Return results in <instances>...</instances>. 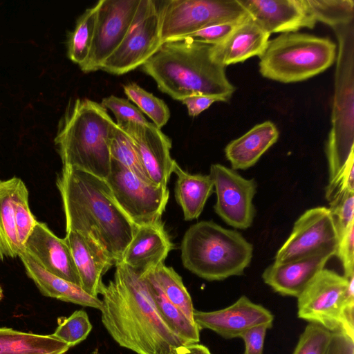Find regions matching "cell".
<instances>
[{"label": "cell", "mask_w": 354, "mask_h": 354, "mask_svg": "<svg viewBox=\"0 0 354 354\" xmlns=\"http://www.w3.org/2000/svg\"><path fill=\"white\" fill-rule=\"evenodd\" d=\"M104 286L102 323L122 347L136 354H174L187 344L159 315L145 279L122 261Z\"/></svg>", "instance_id": "cell-1"}, {"label": "cell", "mask_w": 354, "mask_h": 354, "mask_svg": "<svg viewBox=\"0 0 354 354\" xmlns=\"http://www.w3.org/2000/svg\"><path fill=\"white\" fill-rule=\"evenodd\" d=\"M66 221L74 231L93 241L115 263L133 239L136 226L115 201L105 179L63 166L56 180Z\"/></svg>", "instance_id": "cell-2"}, {"label": "cell", "mask_w": 354, "mask_h": 354, "mask_svg": "<svg viewBox=\"0 0 354 354\" xmlns=\"http://www.w3.org/2000/svg\"><path fill=\"white\" fill-rule=\"evenodd\" d=\"M212 45L193 37L163 42L141 66L158 88L173 99L193 94L216 95L228 101L235 86L224 66L212 56Z\"/></svg>", "instance_id": "cell-3"}, {"label": "cell", "mask_w": 354, "mask_h": 354, "mask_svg": "<svg viewBox=\"0 0 354 354\" xmlns=\"http://www.w3.org/2000/svg\"><path fill=\"white\" fill-rule=\"evenodd\" d=\"M115 126L100 104L87 98L71 102L54 140L63 166L106 179L111 171L110 142Z\"/></svg>", "instance_id": "cell-4"}, {"label": "cell", "mask_w": 354, "mask_h": 354, "mask_svg": "<svg viewBox=\"0 0 354 354\" xmlns=\"http://www.w3.org/2000/svg\"><path fill=\"white\" fill-rule=\"evenodd\" d=\"M183 266L207 281L243 274L253 257V245L235 230L202 221L185 232L180 246Z\"/></svg>", "instance_id": "cell-5"}, {"label": "cell", "mask_w": 354, "mask_h": 354, "mask_svg": "<svg viewBox=\"0 0 354 354\" xmlns=\"http://www.w3.org/2000/svg\"><path fill=\"white\" fill-rule=\"evenodd\" d=\"M338 40L332 127L326 145L328 183L354 157L353 22L333 28Z\"/></svg>", "instance_id": "cell-6"}, {"label": "cell", "mask_w": 354, "mask_h": 354, "mask_svg": "<svg viewBox=\"0 0 354 354\" xmlns=\"http://www.w3.org/2000/svg\"><path fill=\"white\" fill-rule=\"evenodd\" d=\"M336 44L329 38L288 32L269 40L259 57V72L266 78L283 83L309 79L335 62Z\"/></svg>", "instance_id": "cell-7"}, {"label": "cell", "mask_w": 354, "mask_h": 354, "mask_svg": "<svg viewBox=\"0 0 354 354\" xmlns=\"http://www.w3.org/2000/svg\"><path fill=\"white\" fill-rule=\"evenodd\" d=\"M162 42L187 37L207 27L248 18L238 0L157 1Z\"/></svg>", "instance_id": "cell-8"}, {"label": "cell", "mask_w": 354, "mask_h": 354, "mask_svg": "<svg viewBox=\"0 0 354 354\" xmlns=\"http://www.w3.org/2000/svg\"><path fill=\"white\" fill-rule=\"evenodd\" d=\"M105 180L118 205L136 227L161 220L169 198L167 186L144 180L112 159Z\"/></svg>", "instance_id": "cell-9"}, {"label": "cell", "mask_w": 354, "mask_h": 354, "mask_svg": "<svg viewBox=\"0 0 354 354\" xmlns=\"http://www.w3.org/2000/svg\"><path fill=\"white\" fill-rule=\"evenodd\" d=\"M162 44L158 1L140 0L126 36L102 70L115 75L127 73L145 63Z\"/></svg>", "instance_id": "cell-10"}, {"label": "cell", "mask_w": 354, "mask_h": 354, "mask_svg": "<svg viewBox=\"0 0 354 354\" xmlns=\"http://www.w3.org/2000/svg\"><path fill=\"white\" fill-rule=\"evenodd\" d=\"M347 283L344 275L324 268L298 296V317L331 332L342 333Z\"/></svg>", "instance_id": "cell-11"}, {"label": "cell", "mask_w": 354, "mask_h": 354, "mask_svg": "<svg viewBox=\"0 0 354 354\" xmlns=\"http://www.w3.org/2000/svg\"><path fill=\"white\" fill-rule=\"evenodd\" d=\"M140 0H100L93 38L86 61L80 67L84 73L100 69L126 36L137 12Z\"/></svg>", "instance_id": "cell-12"}, {"label": "cell", "mask_w": 354, "mask_h": 354, "mask_svg": "<svg viewBox=\"0 0 354 354\" xmlns=\"http://www.w3.org/2000/svg\"><path fill=\"white\" fill-rule=\"evenodd\" d=\"M216 201L215 212L227 225L241 230L249 228L255 216L253 199L257 184L254 178L241 176L236 170L216 163L210 166Z\"/></svg>", "instance_id": "cell-13"}, {"label": "cell", "mask_w": 354, "mask_h": 354, "mask_svg": "<svg viewBox=\"0 0 354 354\" xmlns=\"http://www.w3.org/2000/svg\"><path fill=\"white\" fill-rule=\"evenodd\" d=\"M339 234L328 207H316L304 212L277 251L276 262H286L326 250H335Z\"/></svg>", "instance_id": "cell-14"}, {"label": "cell", "mask_w": 354, "mask_h": 354, "mask_svg": "<svg viewBox=\"0 0 354 354\" xmlns=\"http://www.w3.org/2000/svg\"><path fill=\"white\" fill-rule=\"evenodd\" d=\"M117 126L131 140L149 180L155 185L167 186L176 162L170 154V138L149 122Z\"/></svg>", "instance_id": "cell-15"}, {"label": "cell", "mask_w": 354, "mask_h": 354, "mask_svg": "<svg viewBox=\"0 0 354 354\" xmlns=\"http://www.w3.org/2000/svg\"><path fill=\"white\" fill-rule=\"evenodd\" d=\"M193 317L200 330L209 329L225 339L239 337L244 331L257 326L270 328L274 321L270 310L245 295L223 309L209 312L194 309Z\"/></svg>", "instance_id": "cell-16"}, {"label": "cell", "mask_w": 354, "mask_h": 354, "mask_svg": "<svg viewBox=\"0 0 354 354\" xmlns=\"http://www.w3.org/2000/svg\"><path fill=\"white\" fill-rule=\"evenodd\" d=\"M252 19L269 33L313 28L317 21L306 0H238Z\"/></svg>", "instance_id": "cell-17"}, {"label": "cell", "mask_w": 354, "mask_h": 354, "mask_svg": "<svg viewBox=\"0 0 354 354\" xmlns=\"http://www.w3.org/2000/svg\"><path fill=\"white\" fill-rule=\"evenodd\" d=\"M335 254V250H326L292 261H274L264 270L262 279L278 294L297 298Z\"/></svg>", "instance_id": "cell-18"}, {"label": "cell", "mask_w": 354, "mask_h": 354, "mask_svg": "<svg viewBox=\"0 0 354 354\" xmlns=\"http://www.w3.org/2000/svg\"><path fill=\"white\" fill-rule=\"evenodd\" d=\"M24 249L46 271L80 286L78 272L69 247L46 223L38 221Z\"/></svg>", "instance_id": "cell-19"}, {"label": "cell", "mask_w": 354, "mask_h": 354, "mask_svg": "<svg viewBox=\"0 0 354 354\" xmlns=\"http://www.w3.org/2000/svg\"><path fill=\"white\" fill-rule=\"evenodd\" d=\"M174 248L160 220L136 227L120 261L143 275L164 263L169 252Z\"/></svg>", "instance_id": "cell-20"}, {"label": "cell", "mask_w": 354, "mask_h": 354, "mask_svg": "<svg viewBox=\"0 0 354 354\" xmlns=\"http://www.w3.org/2000/svg\"><path fill=\"white\" fill-rule=\"evenodd\" d=\"M71 252L80 281L88 295L98 297L104 286L102 277L115 263L91 239L74 232L64 238Z\"/></svg>", "instance_id": "cell-21"}, {"label": "cell", "mask_w": 354, "mask_h": 354, "mask_svg": "<svg viewBox=\"0 0 354 354\" xmlns=\"http://www.w3.org/2000/svg\"><path fill=\"white\" fill-rule=\"evenodd\" d=\"M270 34L263 30L250 17L241 22L220 44L212 46V56L218 64L225 67L243 62L264 52Z\"/></svg>", "instance_id": "cell-22"}, {"label": "cell", "mask_w": 354, "mask_h": 354, "mask_svg": "<svg viewBox=\"0 0 354 354\" xmlns=\"http://www.w3.org/2000/svg\"><path fill=\"white\" fill-rule=\"evenodd\" d=\"M18 257L27 276L33 281L43 295L101 310L102 302L98 297L90 295L80 286L46 271L24 248L21 249Z\"/></svg>", "instance_id": "cell-23"}, {"label": "cell", "mask_w": 354, "mask_h": 354, "mask_svg": "<svg viewBox=\"0 0 354 354\" xmlns=\"http://www.w3.org/2000/svg\"><path fill=\"white\" fill-rule=\"evenodd\" d=\"M279 131L274 123L266 121L253 127L225 148L232 169H247L254 165L262 155L278 140Z\"/></svg>", "instance_id": "cell-24"}, {"label": "cell", "mask_w": 354, "mask_h": 354, "mask_svg": "<svg viewBox=\"0 0 354 354\" xmlns=\"http://www.w3.org/2000/svg\"><path fill=\"white\" fill-rule=\"evenodd\" d=\"M173 173L177 176L174 192L185 221L198 218L214 192V183L209 174H192L176 162Z\"/></svg>", "instance_id": "cell-25"}, {"label": "cell", "mask_w": 354, "mask_h": 354, "mask_svg": "<svg viewBox=\"0 0 354 354\" xmlns=\"http://www.w3.org/2000/svg\"><path fill=\"white\" fill-rule=\"evenodd\" d=\"M24 181L13 176L0 180V259L15 258L21 250L16 230L15 204Z\"/></svg>", "instance_id": "cell-26"}, {"label": "cell", "mask_w": 354, "mask_h": 354, "mask_svg": "<svg viewBox=\"0 0 354 354\" xmlns=\"http://www.w3.org/2000/svg\"><path fill=\"white\" fill-rule=\"evenodd\" d=\"M70 348L52 336L0 328V354H64Z\"/></svg>", "instance_id": "cell-27"}, {"label": "cell", "mask_w": 354, "mask_h": 354, "mask_svg": "<svg viewBox=\"0 0 354 354\" xmlns=\"http://www.w3.org/2000/svg\"><path fill=\"white\" fill-rule=\"evenodd\" d=\"M147 283L156 309L169 328L187 344L198 343L200 329L164 295L149 273L141 275Z\"/></svg>", "instance_id": "cell-28"}, {"label": "cell", "mask_w": 354, "mask_h": 354, "mask_svg": "<svg viewBox=\"0 0 354 354\" xmlns=\"http://www.w3.org/2000/svg\"><path fill=\"white\" fill-rule=\"evenodd\" d=\"M166 298L192 322H194L192 300L181 277L171 268L162 263L147 272Z\"/></svg>", "instance_id": "cell-29"}, {"label": "cell", "mask_w": 354, "mask_h": 354, "mask_svg": "<svg viewBox=\"0 0 354 354\" xmlns=\"http://www.w3.org/2000/svg\"><path fill=\"white\" fill-rule=\"evenodd\" d=\"M97 6L86 9L77 19L67 39V55L81 66L86 61L94 35Z\"/></svg>", "instance_id": "cell-30"}, {"label": "cell", "mask_w": 354, "mask_h": 354, "mask_svg": "<svg viewBox=\"0 0 354 354\" xmlns=\"http://www.w3.org/2000/svg\"><path fill=\"white\" fill-rule=\"evenodd\" d=\"M316 21L334 28L353 22V0H306Z\"/></svg>", "instance_id": "cell-31"}, {"label": "cell", "mask_w": 354, "mask_h": 354, "mask_svg": "<svg viewBox=\"0 0 354 354\" xmlns=\"http://www.w3.org/2000/svg\"><path fill=\"white\" fill-rule=\"evenodd\" d=\"M128 98L133 102L141 112L145 113L159 129L166 124L170 118L167 104L136 83L123 86Z\"/></svg>", "instance_id": "cell-32"}, {"label": "cell", "mask_w": 354, "mask_h": 354, "mask_svg": "<svg viewBox=\"0 0 354 354\" xmlns=\"http://www.w3.org/2000/svg\"><path fill=\"white\" fill-rule=\"evenodd\" d=\"M110 154L112 160L117 161L142 180L151 182L140 161L131 140L116 124L112 131Z\"/></svg>", "instance_id": "cell-33"}, {"label": "cell", "mask_w": 354, "mask_h": 354, "mask_svg": "<svg viewBox=\"0 0 354 354\" xmlns=\"http://www.w3.org/2000/svg\"><path fill=\"white\" fill-rule=\"evenodd\" d=\"M58 326L52 336L73 347L86 339L92 330V324L86 311H75L68 317H59Z\"/></svg>", "instance_id": "cell-34"}, {"label": "cell", "mask_w": 354, "mask_h": 354, "mask_svg": "<svg viewBox=\"0 0 354 354\" xmlns=\"http://www.w3.org/2000/svg\"><path fill=\"white\" fill-rule=\"evenodd\" d=\"M332 332L324 326L309 323L301 334L292 354H325Z\"/></svg>", "instance_id": "cell-35"}, {"label": "cell", "mask_w": 354, "mask_h": 354, "mask_svg": "<svg viewBox=\"0 0 354 354\" xmlns=\"http://www.w3.org/2000/svg\"><path fill=\"white\" fill-rule=\"evenodd\" d=\"M15 219L18 241L22 248L38 221L32 214L28 203V191L24 183L19 189L15 204Z\"/></svg>", "instance_id": "cell-36"}, {"label": "cell", "mask_w": 354, "mask_h": 354, "mask_svg": "<svg viewBox=\"0 0 354 354\" xmlns=\"http://www.w3.org/2000/svg\"><path fill=\"white\" fill-rule=\"evenodd\" d=\"M100 104L106 110L109 109L113 112L117 125L130 122L141 124L149 122L140 109L126 99L110 95L103 98Z\"/></svg>", "instance_id": "cell-37"}, {"label": "cell", "mask_w": 354, "mask_h": 354, "mask_svg": "<svg viewBox=\"0 0 354 354\" xmlns=\"http://www.w3.org/2000/svg\"><path fill=\"white\" fill-rule=\"evenodd\" d=\"M329 205L339 235L354 223V192L343 193L331 200Z\"/></svg>", "instance_id": "cell-38"}, {"label": "cell", "mask_w": 354, "mask_h": 354, "mask_svg": "<svg viewBox=\"0 0 354 354\" xmlns=\"http://www.w3.org/2000/svg\"><path fill=\"white\" fill-rule=\"evenodd\" d=\"M344 269V276L354 275V223L339 235L335 254Z\"/></svg>", "instance_id": "cell-39"}, {"label": "cell", "mask_w": 354, "mask_h": 354, "mask_svg": "<svg viewBox=\"0 0 354 354\" xmlns=\"http://www.w3.org/2000/svg\"><path fill=\"white\" fill-rule=\"evenodd\" d=\"M354 192V157L351 158L342 171L326 188V198L330 202L344 192Z\"/></svg>", "instance_id": "cell-40"}, {"label": "cell", "mask_w": 354, "mask_h": 354, "mask_svg": "<svg viewBox=\"0 0 354 354\" xmlns=\"http://www.w3.org/2000/svg\"><path fill=\"white\" fill-rule=\"evenodd\" d=\"M246 19L211 26L198 30L187 37L196 38L205 43L215 46L221 43L241 22Z\"/></svg>", "instance_id": "cell-41"}, {"label": "cell", "mask_w": 354, "mask_h": 354, "mask_svg": "<svg viewBox=\"0 0 354 354\" xmlns=\"http://www.w3.org/2000/svg\"><path fill=\"white\" fill-rule=\"evenodd\" d=\"M268 329L269 328L266 326H257L244 331L239 337L245 343L243 354H263Z\"/></svg>", "instance_id": "cell-42"}, {"label": "cell", "mask_w": 354, "mask_h": 354, "mask_svg": "<svg viewBox=\"0 0 354 354\" xmlns=\"http://www.w3.org/2000/svg\"><path fill=\"white\" fill-rule=\"evenodd\" d=\"M180 101L186 105L188 113L192 117L198 115L215 102H227L222 97L203 94L190 95L185 97Z\"/></svg>", "instance_id": "cell-43"}, {"label": "cell", "mask_w": 354, "mask_h": 354, "mask_svg": "<svg viewBox=\"0 0 354 354\" xmlns=\"http://www.w3.org/2000/svg\"><path fill=\"white\" fill-rule=\"evenodd\" d=\"M325 354H354V339L342 332H332Z\"/></svg>", "instance_id": "cell-44"}, {"label": "cell", "mask_w": 354, "mask_h": 354, "mask_svg": "<svg viewBox=\"0 0 354 354\" xmlns=\"http://www.w3.org/2000/svg\"><path fill=\"white\" fill-rule=\"evenodd\" d=\"M174 354H212L207 347L198 344L192 343L178 347Z\"/></svg>", "instance_id": "cell-45"}, {"label": "cell", "mask_w": 354, "mask_h": 354, "mask_svg": "<svg viewBox=\"0 0 354 354\" xmlns=\"http://www.w3.org/2000/svg\"><path fill=\"white\" fill-rule=\"evenodd\" d=\"M3 297V290H2V288H1V287L0 286V300L2 299Z\"/></svg>", "instance_id": "cell-46"}]
</instances>
